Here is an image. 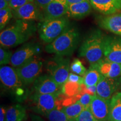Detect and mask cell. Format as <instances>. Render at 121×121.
Instances as JSON below:
<instances>
[{"mask_svg": "<svg viewBox=\"0 0 121 121\" xmlns=\"http://www.w3.org/2000/svg\"><path fill=\"white\" fill-rule=\"evenodd\" d=\"M36 30L34 21L16 20L14 24L1 31V47L13 48L23 44L34 35Z\"/></svg>", "mask_w": 121, "mask_h": 121, "instance_id": "cell-1", "label": "cell"}, {"mask_svg": "<svg viewBox=\"0 0 121 121\" xmlns=\"http://www.w3.org/2000/svg\"><path fill=\"white\" fill-rule=\"evenodd\" d=\"M80 34L74 26H70L52 43L45 46V52L61 56L71 55L78 47Z\"/></svg>", "mask_w": 121, "mask_h": 121, "instance_id": "cell-2", "label": "cell"}, {"mask_svg": "<svg viewBox=\"0 0 121 121\" xmlns=\"http://www.w3.org/2000/svg\"><path fill=\"white\" fill-rule=\"evenodd\" d=\"M105 36L100 30L92 31L84 39L78 50V55L90 64L97 63L104 57Z\"/></svg>", "mask_w": 121, "mask_h": 121, "instance_id": "cell-3", "label": "cell"}, {"mask_svg": "<svg viewBox=\"0 0 121 121\" xmlns=\"http://www.w3.org/2000/svg\"><path fill=\"white\" fill-rule=\"evenodd\" d=\"M67 17L42 20L38 25L39 35L42 40L49 44L53 42L69 26Z\"/></svg>", "mask_w": 121, "mask_h": 121, "instance_id": "cell-4", "label": "cell"}, {"mask_svg": "<svg viewBox=\"0 0 121 121\" xmlns=\"http://www.w3.org/2000/svg\"><path fill=\"white\" fill-rule=\"evenodd\" d=\"M65 57L56 55L45 63L48 75L61 87L67 81L70 70V60Z\"/></svg>", "mask_w": 121, "mask_h": 121, "instance_id": "cell-5", "label": "cell"}, {"mask_svg": "<svg viewBox=\"0 0 121 121\" xmlns=\"http://www.w3.org/2000/svg\"><path fill=\"white\" fill-rule=\"evenodd\" d=\"M58 95L34 93L31 98L33 110L36 113L46 116L54 109H61L62 107Z\"/></svg>", "mask_w": 121, "mask_h": 121, "instance_id": "cell-6", "label": "cell"}, {"mask_svg": "<svg viewBox=\"0 0 121 121\" xmlns=\"http://www.w3.org/2000/svg\"><path fill=\"white\" fill-rule=\"evenodd\" d=\"M43 65L42 60L35 56L22 66L15 69L23 84L28 85L34 83L40 76Z\"/></svg>", "mask_w": 121, "mask_h": 121, "instance_id": "cell-7", "label": "cell"}, {"mask_svg": "<svg viewBox=\"0 0 121 121\" xmlns=\"http://www.w3.org/2000/svg\"><path fill=\"white\" fill-rule=\"evenodd\" d=\"M40 51V48L38 43L30 42L25 44L13 53L10 63L13 67H19L37 56Z\"/></svg>", "mask_w": 121, "mask_h": 121, "instance_id": "cell-8", "label": "cell"}, {"mask_svg": "<svg viewBox=\"0 0 121 121\" xmlns=\"http://www.w3.org/2000/svg\"><path fill=\"white\" fill-rule=\"evenodd\" d=\"M34 93L39 94L59 95L62 87L49 75H40L34 82Z\"/></svg>", "mask_w": 121, "mask_h": 121, "instance_id": "cell-9", "label": "cell"}, {"mask_svg": "<svg viewBox=\"0 0 121 121\" xmlns=\"http://www.w3.org/2000/svg\"><path fill=\"white\" fill-rule=\"evenodd\" d=\"M0 80L3 87L7 90L20 89L24 85L16 69L6 65L0 68Z\"/></svg>", "mask_w": 121, "mask_h": 121, "instance_id": "cell-10", "label": "cell"}, {"mask_svg": "<svg viewBox=\"0 0 121 121\" xmlns=\"http://www.w3.org/2000/svg\"><path fill=\"white\" fill-rule=\"evenodd\" d=\"M104 57L113 62L121 64V37L105 36Z\"/></svg>", "mask_w": 121, "mask_h": 121, "instance_id": "cell-11", "label": "cell"}, {"mask_svg": "<svg viewBox=\"0 0 121 121\" xmlns=\"http://www.w3.org/2000/svg\"><path fill=\"white\" fill-rule=\"evenodd\" d=\"M121 85V77L107 78L103 76L96 85V95L103 99L109 100Z\"/></svg>", "mask_w": 121, "mask_h": 121, "instance_id": "cell-12", "label": "cell"}, {"mask_svg": "<svg viewBox=\"0 0 121 121\" xmlns=\"http://www.w3.org/2000/svg\"><path fill=\"white\" fill-rule=\"evenodd\" d=\"M13 17L16 20L26 21H35L43 18L40 9L34 2L28 3L19 8L13 10Z\"/></svg>", "mask_w": 121, "mask_h": 121, "instance_id": "cell-13", "label": "cell"}, {"mask_svg": "<svg viewBox=\"0 0 121 121\" xmlns=\"http://www.w3.org/2000/svg\"><path fill=\"white\" fill-rule=\"evenodd\" d=\"M90 109L94 117L98 121L109 120L110 112V100L100 97L97 95L93 96Z\"/></svg>", "mask_w": 121, "mask_h": 121, "instance_id": "cell-14", "label": "cell"}, {"mask_svg": "<svg viewBox=\"0 0 121 121\" xmlns=\"http://www.w3.org/2000/svg\"><path fill=\"white\" fill-rule=\"evenodd\" d=\"M68 9L69 4L66 0H53L43 10L42 20L64 17L67 15Z\"/></svg>", "mask_w": 121, "mask_h": 121, "instance_id": "cell-15", "label": "cell"}, {"mask_svg": "<svg viewBox=\"0 0 121 121\" xmlns=\"http://www.w3.org/2000/svg\"><path fill=\"white\" fill-rule=\"evenodd\" d=\"M94 10L107 16L117 13L121 10V0H90Z\"/></svg>", "mask_w": 121, "mask_h": 121, "instance_id": "cell-16", "label": "cell"}, {"mask_svg": "<svg viewBox=\"0 0 121 121\" xmlns=\"http://www.w3.org/2000/svg\"><path fill=\"white\" fill-rule=\"evenodd\" d=\"M94 64L104 77L113 78L121 77V64L113 62L104 57Z\"/></svg>", "mask_w": 121, "mask_h": 121, "instance_id": "cell-17", "label": "cell"}, {"mask_svg": "<svg viewBox=\"0 0 121 121\" xmlns=\"http://www.w3.org/2000/svg\"><path fill=\"white\" fill-rule=\"evenodd\" d=\"M100 26L121 37V13L107 15L99 20Z\"/></svg>", "mask_w": 121, "mask_h": 121, "instance_id": "cell-18", "label": "cell"}, {"mask_svg": "<svg viewBox=\"0 0 121 121\" xmlns=\"http://www.w3.org/2000/svg\"><path fill=\"white\" fill-rule=\"evenodd\" d=\"M92 7L90 1L69 4L67 15L69 17L73 19H82L90 14Z\"/></svg>", "mask_w": 121, "mask_h": 121, "instance_id": "cell-19", "label": "cell"}, {"mask_svg": "<svg viewBox=\"0 0 121 121\" xmlns=\"http://www.w3.org/2000/svg\"><path fill=\"white\" fill-rule=\"evenodd\" d=\"M110 121H121V91L113 95L110 100Z\"/></svg>", "mask_w": 121, "mask_h": 121, "instance_id": "cell-20", "label": "cell"}, {"mask_svg": "<svg viewBox=\"0 0 121 121\" xmlns=\"http://www.w3.org/2000/svg\"><path fill=\"white\" fill-rule=\"evenodd\" d=\"M26 117V109L20 104L10 106L6 110V121H23Z\"/></svg>", "mask_w": 121, "mask_h": 121, "instance_id": "cell-21", "label": "cell"}, {"mask_svg": "<svg viewBox=\"0 0 121 121\" xmlns=\"http://www.w3.org/2000/svg\"><path fill=\"white\" fill-rule=\"evenodd\" d=\"M102 74L100 73L94 63L91 64L84 76V84L86 86L97 85L98 82L102 78Z\"/></svg>", "mask_w": 121, "mask_h": 121, "instance_id": "cell-22", "label": "cell"}, {"mask_svg": "<svg viewBox=\"0 0 121 121\" xmlns=\"http://www.w3.org/2000/svg\"><path fill=\"white\" fill-rule=\"evenodd\" d=\"M81 84L67 81L62 86V93L69 97L75 96L81 94Z\"/></svg>", "mask_w": 121, "mask_h": 121, "instance_id": "cell-23", "label": "cell"}, {"mask_svg": "<svg viewBox=\"0 0 121 121\" xmlns=\"http://www.w3.org/2000/svg\"><path fill=\"white\" fill-rule=\"evenodd\" d=\"M83 109L84 108L78 101L72 105L63 107L61 109L67 116L69 119H76L82 112Z\"/></svg>", "mask_w": 121, "mask_h": 121, "instance_id": "cell-24", "label": "cell"}, {"mask_svg": "<svg viewBox=\"0 0 121 121\" xmlns=\"http://www.w3.org/2000/svg\"><path fill=\"white\" fill-rule=\"evenodd\" d=\"M13 17V10L10 7L0 9V29L1 31L4 30Z\"/></svg>", "mask_w": 121, "mask_h": 121, "instance_id": "cell-25", "label": "cell"}, {"mask_svg": "<svg viewBox=\"0 0 121 121\" xmlns=\"http://www.w3.org/2000/svg\"><path fill=\"white\" fill-rule=\"evenodd\" d=\"M46 117L49 121H68L69 120L62 110L57 108L50 112Z\"/></svg>", "mask_w": 121, "mask_h": 121, "instance_id": "cell-26", "label": "cell"}, {"mask_svg": "<svg viewBox=\"0 0 121 121\" xmlns=\"http://www.w3.org/2000/svg\"><path fill=\"white\" fill-rule=\"evenodd\" d=\"M70 70L72 72L84 77L86 72L87 69L82 65L79 59H75L70 65Z\"/></svg>", "mask_w": 121, "mask_h": 121, "instance_id": "cell-27", "label": "cell"}, {"mask_svg": "<svg viewBox=\"0 0 121 121\" xmlns=\"http://www.w3.org/2000/svg\"><path fill=\"white\" fill-rule=\"evenodd\" d=\"M13 53L11 51L6 48H0V65L1 66H6L11 62Z\"/></svg>", "mask_w": 121, "mask_h": 121, "instance_id": "cell-28", "label": "cell"}, {"mask_svg": "<svg viewBox=\"0 0 121 121\" xmlns=\"http://www.w3.org/2000/svg\"><path fill=\"white\" fill-rule=\"evenodd\" d=\"M76 120L77 121H98L94 117L90 108L84 109Z\"/></svg>", "mask_w": 121, "mask_h": 121, "instance_id": "cell-29", "label": "cell"}, {"mask_svg": "<svg viewBox=\"0 0 121 121\" xmlns=\"http://www.w3.org/2000/svg\"><path fill=\"white\" fill-rule=\"evenodd\" d=\"M93 98V96L87 93H85L82 95L78 102L81 104L84 109H89L90 108Z\"/></svg>", "mask_w": 121, "mask_h": 121, "instance_id": "cell-30", "label": "cell"}, {"mask_svg": "<svg viewBox=\"0 0 121 121\" xmlns=\"http://www.w3.org/2000/svg\"><path fill=\"white\" fill-rule=\"evenodd\" d=\"M34 0H11L9 2V7L12 10H15L28 3L34 2Z\"/></svg>", "mask_w": 121, "mask_h": 121, "instance_id": "cell-31", "label": "cell"}, {"mask_svg": "<svg viewBox=\"0 0 121 121\" xmlns=\"http://www.w3.org/2000/svg\"><path fill=\"white\" fill-rule=\"evenodd\" d=\"M67 81L82 84L84 83V78L82 76H81L74 73L73 72H70L69 74Z\"/></svg>", "mask_w": 121, "mask_h": 121, "instance_id": "cell-32", "label": "cell"}, {"mask_svg": "<svg viewBox=\"0 0 121 121\" xmlns=\"http://www.w3.org/2000/svg\"><path fill=\"white\" fill-rule=\"evenodd\" d=\"M53 0H34V2L40 9L44 10Z\"/></svg>", "mask_w": 121, "mask_h": 121, "instance_id": "cell-33", "label": "cell"}, {"mask_svg": "<svg viewBox=\"0 0 121 121\" xmlns=\"http://www.w3.org/2000/svg\"><path fill=\"white\" fill-rule=\"evenodd\" d=\"M6 110L4 107L1 106L0 108V121H6Z\"/></svg>", "mask_w": 121, "mask_h": 121, "instance_id": "cell-34", "label": "cell"}, {"mask_svg": "<svg viewBox=\"0 0 121 121\" xmlns=\"http://www.w3.org/2000/svg\"><path fill=\"white\" fill-rule=\"evenodd\" d=\"M9 7V2L6 0H0V9H4Z\"/></svg>", "mask_w": 121, "mask_h": 121, "instance_id": "cell-35", "label": "cell"}, {"mask_svg": "<svg viewBox=\"0 0 121 121\" xmlns=\"http://www.w3.org/2000/svg\"><path fill=\"white\" fill-rule=\"evenodd\" d=\"M67 1V4H78V3H80L84 2V1H90V0H66Z\"/></svg>", "mask_w": 121, "mask_h": 121, "instance_id": "cell-36", "label": "cell"}, {"mask_svg": "<svg viewBox=\"0 0 121 121\" xmlns=\"http://www.w3.org/2000/svg\"><path fill=\"white\" fill-rule=\"evenodd\" d=\"M68 121H77L76 119H69Z\"/></svg>", "mask_w": 121, "mask_h": 121, "instance_id": "cell-37", "label": "cell"}, {"mask_svg": "<svg viewBox=\"0 0 121 121\" xmlns=\"http://www.w3.org/2000/svg\"><path fill=\"white\" fill-rule=\"evenodd\" d=\"M6 1H7V2H10V1H11V0H6Z\"/></svg>", "mask_w": 121, "mask_h": 121, "instance_id": "cell-38", "label": "cell"}, {"mask_svg": "<svg viewBox=\"0 0 121 121\" xmlns=\"http://www.w3.org/2000/svg\"><path fill=\"white\" fill-rule=\"evenodd\" d=\"M110 121L109 120H105V121Z\"/></svg>", "mask_w": 121, "mask_h": 121, "instance_id": "cell-39", "label": "cell"}]
</instances>
